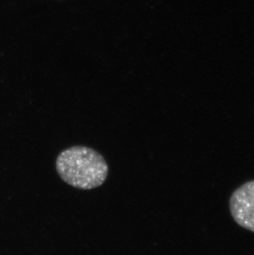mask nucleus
I'll return each mask as SVG.
<instances>
[{"label": "nucleus", "mask_w": 254, "mask_h": 255, "mask_svg": "<svg viewBox=\"0 0 254 255\" xmlns=\"http://www.w3.org/2000/svg\"><path fill=\"white\" fill-rule=\"evenodd\" d=\"M55 168L68 185L91 190L103 185L108 175V165L100 153L90 147L75 145L58 155Z\"/></svg>", "instance_id": "1"}, {"label": "nucleus", "mask_w": 254, "mask_h": 255, "mask_svg": "<svg viewBox=\"0 0 254 255\" xmlns=\"http://www.w3.org/2000/svg\"><path fill=\"white\" fill-rule=\"evenodd\" d=\"M230 211L240 227L254 233V180L246 182L232 193Z\"/></svg>", "instance_id": "2"}]
</instances>
